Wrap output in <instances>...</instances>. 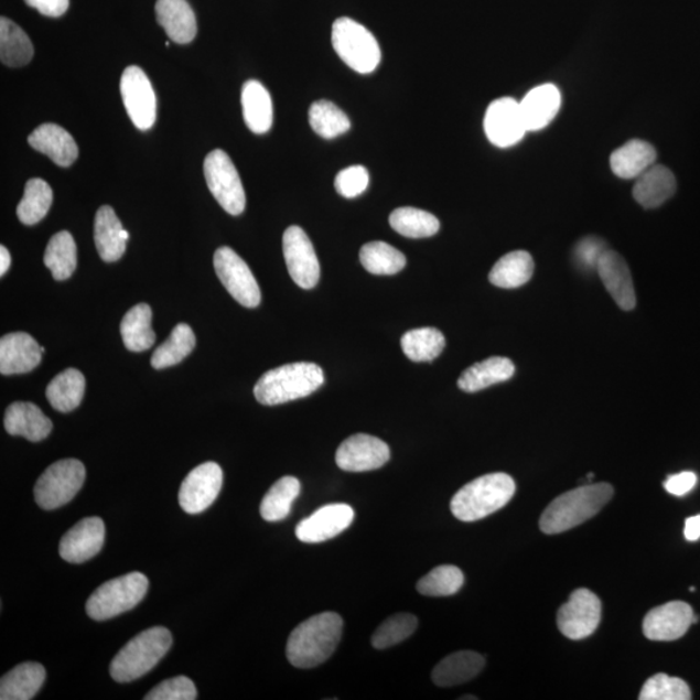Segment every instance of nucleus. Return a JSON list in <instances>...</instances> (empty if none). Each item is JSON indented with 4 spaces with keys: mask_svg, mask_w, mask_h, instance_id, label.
<instances>
[{
    "mask_svg": "<svg viewBox=\"0 0 700 700\" xmlns=\"http://www.w3.org/2000/svg\"><path fill=\"white\" fill-rule=\"evenodd\" d=\"M343 618L336 613H322L302 622L287 643V658L291 665L311 669L333 657L341 643Z\"/></svg>",
    "mask_w": 700,
    "mask_h": 700,
    "instance_id": "obj_1",
    "label": "nucleus"
},
{
    "mask_svg": "<svg viewBox=\"0 0 700 700\" xmlns=\"http://www.w3.org/2000/svg\"><path fill=\"white\" fill-rule=\"evenodd\" d=\"M613 496V485L607 483L584 485L567 492L543 511L540 528L547 535L566 532L593 518Z\"/></svg>",
    "mask_w": 700,
    "mask_h": 700,
    "instance_id": "obj_2",
    "label": "nucleus"
},
{
    "mask_svg": "<svg viewBox=\"0 0 700 700\" xmlns=\"http://www.w3.org/2000/svg\"><path fill=\"white\" fill-rule=\"evenodd\" d=\"M517 484L510 475L488 474L475 478L455 493L451 510L461 521H476L489 517L510 503Z\"/></svg>",
    "mask_w": 700,
    "mask_h": 700,
    "instance_id": "obj_3",
    "label": "nucleus"
},
{
    "mask_svg": "<svg viewBox=\"0 0 700 700\" xmlns=\"http://www.w3.org/2000/svg\"><path fill=\"white\" fill-rule=\"evenodd\" d=\"M323 383L324 374L319 365L297 363L265 373L254 392L260 403L276 407L311 396Z\"/></svg>",
    "mask_w": 700,
    "mask_h": 700,
    "instance_id": "obj_4",
    "label": "nucleus"
},
{
    "mask_svg": "<svg viewBox=\"0 0 700 700\" xmlns=\"http://www.w3.org/2000/svg\"><path fill=\"white\" fill-rule=\"evenodd\" d=\"M172 633L164 626H154L129 640L110 665V676L117 682H131L149 674L171 650Z\"/></svg>",
    "mask_w": 700,
    "mask_h": 700,
    "instance_id": "obj_5",
    "label": "nucleus"
},
{
    "mask_svg": "<svg viewBox=\"0 0 700 700\" xmlns=\"http://www.w3.org/2000/svg\"><path fill=\"white\" fill-rule=\"evenodd\" d=\"M149 585V579L140 572L109 580L87 600L86 613L97 622L127 613L144 599Z\"/></svg>",
    "mask_w": 700,
    "mask_h": 700,
    "instance_id": "obj_6",
    "label": "nucleus"
},
{
    "mask_svg": "<svg viewBox=\"0 0 700 700\" xmlns=\"http://www.w3.org/2000/svg\"><path fill=\"white\" fill-rule=\"evenodd\" d=\"M333 46L338 57L360 75H370L381 62L377 39L364 25L349 18H341L334 22Z\"/></svg>",
    "mask_w": 700,
    "mask_h": 700,
    "instance_id": "obj_7",
    "label": "nucleus"
},
{
    "mask_svg": "<svg viewBox=\"0 0 700 700\" xmlns=\"http://www.w3.org/2000/svg\"><path fill=\"white\" fill-rule=\"evenodd\" d=\"M86 469L77 460H63L51 464L35 484V503L44 510H55L73 498L83 488Z\"/></svg>",
    "mask_w": 700,
    "mask_h": 700,
    "instance_id": "obj_8",
    "label": "nucleus"
},
{
    "mask_svg": "<svg viewBox=\"0 0 700 700\" xmlns=\"http://www.w3.org/2000/svg\"><path fill=\"white\" fill-rule=\"evenodd\" d=\"M204 174L212 195L228 215H241L246 209V191L228 154L223 150L212 151L204 161Z\"/></svg>",
    "mask_w": 700,
    "mask_h": 700,
    "instance_id": "obj_9",
    "label": "nucleus"
},
{
    "mask_svg": "<svg viewBox=\"0 0 700 700\" xmlns=\"http://www.w3.org/2000/svg\"><path fill=\"white\" fill-rule=\"evenodd\" d=\"M215 269L220 283L231 297L246 308H256L261 302L259 283L248 265L231 248L220 247L215 255Z\"/></svg>",
    "mask_w": 700,
    "mask_h": 700,
    "instance_id": "obj_10",
    "label": "nucleus"
},
{
    "mask_svg": "<svg viewBox=\"0 0 700 700\" xmlns=\"http://www.w3.org/2000/svg\"><path fill=\"white\" fill-rule=\"evenodd\" d=\"M601 617L602 603L599 596L588 589H578L569 602L559 609L557 624L567 638L580 640L593 635Z\"/></svg>",
    "mask_w": 700,
    "mask_h": 700,
    "instance_id": "obj_11",
    "label": "nucleus"
},
{
    "mask_svg": "<svg viewBox=\"0 0 700 700\" xmlns=\"http://www.w3.org/2000/svg\"><path fill=\"white\" fill-rule=\"evenodd\" d=\"M121 95L132 123L139 130H149L157 121L158 101L151 80L139 66L131 65L122 73Z\"/></svg>",
    "mask_w": 700,
    "mask_h": 700,
    "instance_id": "obj_12",
    "label": "nucleus"
},
{
    "mask_svg": "<svg viewBox=\"0 0 700 700\" xmlns=\"http://www.w3.org/2000/svg\"><path fill=\"white\" fill-rule=\"evenodd\" d=\"M283 254L293 282L304 290L314 289L320 282V261L313 243L301 227L287 228L283 235Z\"/></svg>",
    "mask_w": 700,
    "mask_h": 700,
    "instance_id": "obj_13",
    "label": "nucleus"
},
{
    "mask_svg": "<svg viewBox=\"0 0 700 700\" xmlns=\"http://www.w3.org/2000/svg\"><path fill=\"white\" fill-rule=\"evenodd\" d=\"M484 130L489 142L499 149L518 144L528 132L520 101L513 98L492 101L484 117Z\"/></svg>",
    "mask_w": 700,
    "mask_h": 700,
    "instance_id": "obj_14",
    "label": "nucleus"
},
{
    "mask_svg": "<svg viewBox=\"0 0 700 700\" xmlns=\"http://www.w3.org/2000/svg\"><path fill=\"white\" fill-rule=\"evenodd\" d=\"M224 484L223 469L215 462H205L184 478L180 489V505L187 514H201L219 495Z\"/></svg>",
    "mask_w": 700,
    "mask_h": 700,
    "instance_id": "obj_15",
    "label": "nucleus"
},
{
    "mask_svg": "<svg viewBox=\"0 0 700 700\" xmlns=\"http://www.w3.org/2000/svg\"><path fill=\"white\" fill-rule=\"evenodd\" d=\"M390 451L385 441L357 433L343 441L336 452V464L348 473L378 470L389 461Z\"/></svg>",
    "mask_w": 700,
    "mask_h": 700,
    "instance_id": "obj_16",
    "label": "nucleus"
},
{
    "mask_svg": "<svg viewBox=\"0 0 700 700\" xmlns=\"http://www.w3.org/2000/svg\"><path fill=\"white\" fill-rule=\"evenodd\" d=\"M355 519V511L346 504H330L299 523L297 536L301 542L320 543L341 535Z\"/></svg>",
    "mask_w": 700,
    "mask_h": 700,
    "instance_id": "obj_17",
    "label": "nucleus"
},
{
    "mask_svg": "<svg viewBox=\"0 0 700 700\" xmlns=\"http://www.w3.org/2000/svg\"><path fill=\"white\" fill-rule=\"evenodd\" d=\"M694 617V611L688 603L674 601L653 609L645 616L644 635L651 640H676L687 635Z\"/></svg>",
    "mask_w": 700,
    "mask_h": 700,
    "instance_id": "obj_18",
    "label": "nucleus"
},
{
    "mask_svg": "<svg viewBox=\"0 0 700 700\" xmlns=\"http://www.w3.org/2000/svg\"><path fill=\"white\" fill-rule=\"evenodd\" d=\"M106 539V526L98 517L85 518L63 536L58 552L69 563H84L98 556Z\"/></svg>",
    "mask_w": 700,
    "mask_h": 700,
    "instance_id": "obj_19",
    "label": "nucleus"
},
{
    "mask_svg": "<svg viewBox=\"0 0 700 700\" xmlns=\"http://www.w3.org/2000/svg\"><path fill=\"white\" fill-rule=\"evenodd\" d=\"M596 270L604 287L623 311L636 308V292L628 263L615 250L606 249L601 256Z\"/></svg>",
    "mask_w": 700,
    "mask_h": 700,
    "instance_id": "obj_20",
    "label": "nucleus"
},
{
    "mask_svg": "<svg viewBox=\"0 0 700 700\" xmlns=\"http://www.w3.org/2000/svg\"><path fill=\"white\" fill-rule=\"evenodd\" d=\"M42 349L35 338L26 333L4 335L0 341V373L26 374L41 364Z\"/></svg>",
    "mask_w": 700,
    "mask_h": 700,
    "instance_id": "obj_21",
    "label": "nucleus"
},
{
    "mask_svg": "<svg viewBox=\"0 0 700 700\" xmlns=\"http://www.w3.org/2000/svg\"><path fill=\"white\" fill-rule=\"evenodd\" d=\"M28 142L58 166L68 168L78 158L76 140L68 131L55 123L41 125L29 136Z\"/></svg>",
    "mask_w": 700,
    "mask_h": 700,
    "instance_id": "obj_22",
    "label": "nucleus"
},
{
    "mask_svg": "<svg viewBox=\"0 0 700 700\" xmlns=\"http://www.w3.org/2000/svg\"><path fill=\"white\" fill-rule=\"evenodd\" d=\"M562 106V94L552 84L537 86L520 101V109L528 131H539L548 127Z\"/></svg>",
    "mask_w": 700,
    "mask_h": 700,
    "instance_id": "obj_23",
    "label": "nucleus"
},
{
    "mask_svg": "<svg viewBox=\"0 0 700 700\" xmlns=\"http://www.w3.org/2000/svg\"><path fill=\"white\" fill-rule=\"evenodd\" d=\"M94 239L103 261H119L127 250L129 233L109 205H103L95 217Z\"/></svg>",
    "mask_w": 700,
    "mask_h": 700,
    "instance_id": "obj_24",
    "label": "nucleus"
},
{
    "mask_svg": "<svg viewBox=\"0 0 700 700\" xmlns=\"http://www.w3.org/2000/svg\"><path fill=\"white\" fill-rule=\"evenodd\" d=\"M6 431L12 437H22L39 442L53 431V422L32 402H13L6 411Z\"/></svg>",
    "mask_w": 700,
    "mask_h": 700,
    "instance_id": "obj_25",
    "label": "nucleus"
},
{
    "mask_svg": "<svg viewBox=\"0 0 700 700\" xmlns=\"http://www.w3.org/2000/svg\"><path fill=\"white\" fill-rule=\"evenodd\" d=\"M676 176L665 165H653L640 174L633 187L636 202L646 209L658 208L676 193Z\"/></svg>",
    "mask_w": 700,
    "mask_h": 700,
    "instance_id": "obj_26",
    "label": "nucleus"
},
{
    "mask_svg": "<svg viewBox=\"0 0 700 700\" xmlns=\"http://www.w3.org/2000/svg\"><path fill=\"white\" fill-rule=\"evenodd\" d=\"M157 17L159 24L175 43L193 42L196 33V18L187 0H158Z\"/></svg>",
    "mask_w": 700,
    "mask_h": 700,
    "instance_id": "obj_27",
    "label": "nucleus"
},
{
    "mask_svg": "<svg viewBox=\"0 0 700 700\" xmlns=\"http://www.w3.org/2000/svg\"><path fill=\"white\" fill-rule=\"evenodd\" d=\"M485 659L475 651H459L442 659L432 670V681L439 688L456 687L482 672Z\"/></svg>",
    "mask_w": 700,
    "mask_h": 700,
    "instance_id": "obj_28",
    "label": "nucleus"
},
{
    "mask_svg": "<svg viewBox=\"0 0 700 700\" xmlns=\"http://www.w3.org/2000/svg\"><path fill=\"white\" fill-rule=\"evenodd\" d=\"M657 151L650 143L640 139H632L610 158V165L615 175L623 180H637L638 176L655 165Z\"/></svg>",
    "mask_w": 700,
    "mask_h": 700,
    "instance_id": "obj_29",
    "label": "nucleus"
},
{
    "mask_svg": "<svg viewBox=\"0 0 700 700\" xmlns=\"http://www.w3.org/2000/svg\"><path fill=\"white\" fill-rule=\"evenodd\" d=\"M46 680V669L40 663H22L0 680V699L31 700Z\"/></svg>",
    "mask_w": 700,
    "mask_h": 700,
    "instance_id": "obj_30",
    "label": "nucleus"
},
{
    "mask_svg": "<svg viewBox=\"0 0 700 700\" xmlns=\"http://www.w3.org/2000/svg\"><path fill=\"white\" fill-rule=\"evenodd\" d=\"M514 374L515 365L511 359L491 357L464 370L459 379V387L463 392L475 394L511 379Z\"/></svg>",
    "mask_w": 700,
    "mask_h": 700,
    "instance_id": "obj_31",
    "label": "nucleus"
},
{
    "mask_svg": "<svg viewBox=\"0 0 700 700\" xmlns=\"http://www.w3.org/2000/svg\"><path fill=\"white\" fill-rule=\"evenodd\" d=\"M243 116L250 131L265 134L272 125V101L269 91L259 80H247L241 90Z\"/></svg>",
    "mask_w": 700,
    "mask_h": 700,
    "instance_id": "obj_32",
    "label": "nucleus"
},
{
    "mask_svg": "<svg viewBox=\"0 0 700 700\" xmlns=\"http://www.w3.org/2000/svg\"><path fill=\"white\" fill-rule=\"evenodd\" d=\"M535 261L526 250H514L496 262L489 272L492 284L499 289H519L532 278Z\"/></svg>",
    "mask_w": 700,
    "mask_h": 700,
    "instance_id": "obj_33",
    "label": "nucleus"
},
{
    "mask_svg": "<svg viewBox=\"0 0 700 700\" xmlns=\"http://www.w3.org/2000/svg\"><path fill=\"white\" fill-rule=\"evenodd\" d=\"M86 380L76 368H66L51 380L46 396L55 410L69 412L77 409L85 396Z\"/></svg>",
    "mask_w": 700,
    "mask_h": 700,
    "instance_id": "obj_34",
    "label": "nucleus"
},
{
    "mask_svg": "<svg viewBox=\"0 0 700 700\" xmlns=\"http://www.w3.org/2000/svg\"><path fill=\"white\" fill-rule=\"evenodd\" d=\"M120 330L123 344L129 351H149L157 342V334L152 330V309L150 305L132 306L125 314Z\"/></svg>",
    "mask_w": 700,
    "mask_h": 700,
    "instance_id": "obj_35",
    "label": "nucleus"
},
{
    "mask_svg": "<svg viewBox=\"0 0 700 700\" xmlns=\"http://www.w3.org/2000/svg\"><path fill=\"white\" fill-rule=\"evenodd\" d=\"M34 47L28 34L10 19H0V61L12 68L32 62Z\"/></svg>",
    "mask_w": 700,
    "mask_h": 700,
    "instance_id": "obj_36",
    "label": "nucleus"
},
{
    "mask_svg": "<svg viewBox=\"0 0 700 700\" xmlns=\"http://www.w3.org/2000/svg\"><path fill=\"white\" fill-rule=\"evenodd\" d=\"M301 484L297 477L284 476L265 495L260 513L267 521H279L289 517L294 499L300 495Z\"/></svg>",
    "mask_w": 700,
    "mask_h": 700,
    "instance_id": "obj_37",
    "label": "nucleus"
},
{
    "mask_svg": "<svg viewBox=\"0 0 700 700\" xmlns=\"http://www.w3.org/2000/svg\"><path fill=\"white\" fill-rule=\"evenodd\" d=\"M44 265L53 272L55 280H66L73 276L77 268V246L71 233L61 231L51 238L44 252Z\"/></svg>",
    "mask_w": 700,
    "mask_h": 700,
    "instance_id": "obj_38",
    "label": "nucleus"
},
{
    "mask_svg": "<svg viewBox=\"0 0 700 700\" xmlns=\"http://www.w3.org/2000/svg\"><path fill=\"white\" fill-rule=\"evenodd\" d=\"M401 348L414 363H431L444 351L445 336L433 327L410 330L401 337Z\"/></svg>",
    "mask_w": 700,
    "mask_h": 700,
    "instance_id": "obj_39",
    "label": "nucleus"
},
{
    "mask_svg": "<svg viewBox=\"0 0 700 700\" xmlns=\"http://www.w3.org/2000/svg\"><path fill=\"white\" fill-rule=\"evenodd\" d=\"M196 337L193 329L186 323L176 324L171 336L154 351L151 365L157 370L182 363L194 351Z\"/></svg>",
    "mask_w": 700,
    "mask_h": 700,
    "instance_id": "obj_40",
    "label": "nucleus"
},
{
    "mask_svg": "<svg viewBox=\"0 0 700 700\" xmlns=\"http://www.w3.org/2000/svg\"><path fill=\"white\" fill-rule=\"evenodd\" d=\"M389 224L402 237L411 239L430 238L440 230V220L437 217L411 206L390 213Z\"/></svg>",
    "mask_w": 700,
    "mask_h": 700,
    "instance_id": "obj_41",
    "label": "nucleus"
},
{
    "mask_svg": "<svg viewBox=\"0 0 700 700\" xmlns=\"http://www.w3.org/2000/svg\"><path fill=\"white\" fill-rule=\"evenodd\" d=\"M360 263L375 276H394L407 265V257L385 241L367 243L359 252Z\"/></svg>",
    "mask_w": 700,
    "mask_h": 700,
    "instance_id": "obj_42",
    "label": "nucleus"
},
{
    "mask_svg": "<svg viewBox=\"0 0 700 700\" xmlns=\"http://www.w3.org/2000/svg\"><path fill=\"white\" fill-rule=\"evenodd\" d=\"M53 190L50 184L40 179L26 182L24 197L18 206V217L21 224L32 226L46 217L53 204Z\"/></svg>",
    "mask_w": 700,
    "mask_h": 700,
    "instance_id": "obj_43",
    "label": "nucleus"
},
{
    "mask_svg": "<svg viewBox=\"0 0 700 700\" xmlns=\"http://www.w3.org/2000/svg\"><path fill=\"white\" fill-rule=\"evenodd\" d=\"M309 123H311L315 134L324 139L341 137L351 129L349 117L329 100L313 103L309 109Z\"/></svg>",
    "mask_w": 700,
    "mask_h": 700,
    "instance_id": "obj_44",
    "label": "nucleus"
},
{
    "mask_svg": "<svg viewBox=\"0 0 700 700\" xmlns=\"http://www.w3.org/2000/svg\"><path fill=\"white\" fill-rule=\"evenodd\" d=\"M464 584V574L459 567L439 566L417 584V591L427 596H449L460 592Z\"/></svg>",
    "mask_w": 700,
    "mask_h": 700,
    "instance_id": "obj_45",
    "label": "nucleus"
},
{
    "mask_svg": "<svg viewBox=\"0 0 700 700\" xmlns=\"http://www.w3.org/2000/svg\"><path fill=\"white\" fill-rule=\"evenodd\" d=\"M418 628V617L412 614H396L387 618L377 631H375L371 644L377 650L399 645L412 636Z\"/></svg>",
    "mask_w": 700,
    "mask_h": 700,
    "instance_id": "obj_46",
    "label": "nucleus"
},
{
    "mask_svg": "<svg viewBox=\"0 0 700 700\" xmlns=\"http://www.w3.org/2000/svg\"><path fill=\"white\" fill-rule=\"evenodd\" d=\"M640 700H689V685L679 677L658 674L648 679L639 692Z\"/></svg>",
    "mask_w": 700,
    "mask_h": 700,
    "instance_id": "obj_47",
    "label": "nucleus"
},
{
    "mask_svg": "<svg viewBox=\"0 0 700 700\" xmlns=\"http://www.w3.org/2000/svg\"><path fill=\"white\" fill-rule=\"evenodd\" d=\"M196 698L195 683L186 676L162 681L144 697L146 700H195Z\"/></svg>",
    "mask_w": 700,
    "mask_h": 700,
    "instance_id": "obj_48",
    "label": "nucleus"
},
{
    "mask_svg": "<svg viewBox=\"0 0 700 700\" xmlns=\"http://www.w3.org/2000/svg\"><path fill=\"white\" fill-rule=\"evenodd\" d=\"M370 183V174L363 165H353L338 172L335 179V189L346 198H355L363 195Z\"/></svg>",
    "mask_w": 700,
    "mask_h": 700,
    "instance_id": "obj_49",
    "label": "nucleus"
},
{
    "mask_svg": "<svg viewBox=\"0 0 700 700\" xmlns=\"http://www.w3.org/2000/svg\"><path fill=\"white\" fill-rule=\"evenodd\" d=\"M604 250H606V248H604L603 241L599 238L591 237L579 243L577 256L580 262L585 265V267L596 268Z\"/></svg>",
    "mask_w": 700,
    "mask_h": 700,
    "instance_id": "obj_50",
    "label": "nucleus"
},
{
    "mask_svg": "<svg viewBox=\"0 0 700 700\" xmlns=\"http://www.w3.org/2000/svg\"><path fill=\"white\" fill-rule=\"evenodd\" d=\"M698 476L691 471L669 476L665 483V488L670 495L682 497L696 488Z\"/></svg>",
    "mask_w": 700,
    "mask_h": 700,
    "instance_id": "obj_51",
    "label": "nucleus"
},
{
    "mask_svg": "<svg viewBox=\"0 0 700 700\" xmlns=\"http://www.w3.org/2000/svg\"><path fill=\"white\" fill-rule=\"evenodd\" d=\"M25 3L49 18H61L69 9V0H25Z\"/></svg>",
    "mask_w": 700,
    "mask_h": 700,
    "instance_id": "obj_52",
    "label": "nucleus"
},
{
    "mask_svg": "<svg viewBox=\"0 0 700 700\" xmlns=\"http://www.w3.org/2000/svg\"><path fill=\"white\" fill-rule=\"evenodd\" d=\"M683 536L685 539L691 542L700 539V515L688 518L687 521H685Z\"/></svg>",
    "mask_w": 700,
    "mask_h": 700,
    "instance_id": "obj_53",
    "label": "nucleus"
},
{
    "mask_svg": "<svg viewBox=\"0 0 700 700\" xmlns=\"http://www.w3.org/2000/svg\"><path fill=\"white\" fill-rule=\"evenodd\" d=\"M11 267V255L4 246L0 247V276H4Z\"/></svg>",
    "mask_w": 700,
    "mask_h": 700,
    "instance_id": "obj_54",
    "label": "nucleus"
},
{
    "mask_svg": "<svg viewBox=\"0 0 700 700\" xmlns=\"http://www.w3.org/2000/svg\"><path fill=\"white\" fill-rule=\"evenodd\" d=\"M461 699H476V697H463Z\"/></svg>",
    "mask_w": 700,
    "mask_h": 700,
    "instance_id": "obj_55",
    "label": "nucleus"
}]
</instances>
